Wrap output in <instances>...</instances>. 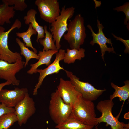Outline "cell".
Here are the masks:
<instances>
[{
	"label": "cell",
	"mask_w": 129,
	"mask_h": 129,
	"mask_svg": "<svg viewBox=\"0 0 129 129\" xmlns=\"http://www.w3.org/2000/svg\"><path fill=\"white\" fill-rule=\"evenodd\" d=\"M114 104L113 101L110 99L101 100L98 102L96 108L102 114L97 118L96 125L103 122L106 123V126H110L111 129H122L124 127L125 124L120 122L112 114V109Z\"/></svg>",
	"instance_id": "cell-6"
},
{
	"label": "cell",
	"mask_w": 129,
	"mask_h": 129,
	"mask_svg": "<svg viewBox=\"0 0 129 129\" xmlns=\"http://www.w3.org/2000/svg\"><path fill=\"white\" fill-rule=\"evenodd\" d=\"M125 85L123 86L119 87L113 83H111L112 87L115 90L113 94L110 96V99L112 100L116 97H119V100L123 102L119 114L116 117L118 119L122 111L123 107L125 101L128 99L129 96V81L128 80L124 81Z\"/></svg>",
	"instance_id": "cell-17"
},
{
	"label": "cell",
	"mask_w": 129,
	"mask_h": 129,
	"mask_svg": "<svg viewBox=\"0 0 129 129\" xmlns=\"http://www.w3.org/2000/svg\"><path fill=\"white\" fill-rule=\"evenodd\" d=\"M95 105L92 101L80 97L72 107L69 118L75 119L83 124L94 127L96 125Z\"/></svg>",
	"instance_id": "cell-1"
},
{
	"label": "cell",
	"mask_w": 129,
	"mask_h": 129,
	"mask_svg": "<svg viewBox=\"0 0 129 129\" xmlns=\"http://www.w3.org/2000/svg\"><path fill=\"white\" fill-rule=\"evenodd\" d=\"M28 93V89L25 87H16L13 90L2 89L0 92V102L8 108L15 107Z\"/></svg>",
	"instance_id": "cell-11"
},
{
	"label": "cell",
	"mask_w": 129,
	"mask_h": 129,
	"mask_svg": "<svg viewBox=\"0 0 129 129\" xmlns=\"http://www.w3.org/2000/svg\"><path fill=\"white\" fill-rule=\"evenodd\" d=\"M34 3L41 18L46 22L52 23L60 15L61 10L57 0H36Z\"/></svg>",
	"instance_id": "cell-8"
},
{
	"label": "cell",
	"mask_w": 129,
	"mask_h": 129,
	"mask_svg": "<svg viewBox=\"0 0 129 129\" xmlns=\"http://www.w3.org/2000/svg\"><path fill=\"white\" fill-rule=\"evenodd\" d=\"M113 10L118 12L122 11L125 13L126 17L124 19V24L127 25L128 21H129V2H126L122 6L114 8Z\"/></svg>",
	"instance_id": "cell-26"
},
{
	"label": "cell",
	"mask_w": 129,
	"mask_h": 129,
	"mask_svg": "<svg viewBox=\"0 0 129 129\" xmlns=\"http://www.w3.org/2000/svg\"><path fill=\"white\" fill-rule=\"evenodd\" d=\"M16 42L19 45L21 51L20 54L23 55L25 59L24 67H26L28 65L31 59H35L39 60V56L32 50H29L25 45V43L22 42L18 38H16Z\"/></svg>",
	"instance_id": "cell-21"
},
{
	"label": "cell",
	"mask_w": 129,
	"mask_h": 129,
	"mask_svg": "<svg viewBox=\"0 0 129 129\" xmlns=\"http://www.w3.org/2000/svg\"><path fill=\"white\" fill-rule=\"evenodd\" d=\"M47 26L45 25L43 27L44 30V38H40L38 42L43 47V49L46 51L49 50L57 49L54 43L52 37V35L50 32L47 30Z\"/></svg>",
	"instance_id": "cell-22"
},
{
	"label": "cell",
	"mask_w": 129,
	"mask_h": 129,
	"mask_svg": "<svg viewBox=\"0 0 129 129\" xmlns=\"http://www.w3.org/2000/svg\"><path fill=\"white\" fill-rule=\"evenodd\" d=\"M65 53V50L60 49L59 51L55 54V58L52 63L44 69H37L36 72L39 73V75L38 82L35 85L33 89V94L34 95L37 94L38 90L40 87L44 79L47 76L55 73H58L61 70H65L63 67H61L59 62L63 60Z\"/></svg>",
	"instance_id": "cell-12"
},
{
	"label": "cell",
	"mask_w": 129,
	"mask_h": 129,
	"mask_svg": "<svg viewBox=\"0 0 129 129\" xmlns=\"http://www.w3.org/2000/svg\"><path fill=\"white\" fill-rule=\"evenodd\" d=\"M64 71L76 90L85 99L92 101L95 100L106 90V89H97L88 82L80 81L79 78L73 74L72 72Z\"/></svg>",
	"instance_id": "cell-7"
},
{
	"label": "cell",
	"mask_w": 129,
	"mask_h": 129,
	"mask_svg": "<svg viewBox=\"0 0 129 129\" xmlns=\"http://www.w3.org/2000/svg\"><path fill=\"white\" fill-rule=\"evenodd\" d=\"M114 37L116 38L117 40H119L121 41L125 46V49L124 51V52L125 53H129V40H124L120 37L117 36L114 34L113 33L112 34Z\"/></svg>",
	"instance_id": "cell-28"
},
{
	"label": "cell",
	"mask_w": 129,
	"mask_h": 129,
	"mask_svg": "<svg viewBox=\"0 0 129 129\" xmlns=\"http://www.w3.org/2000/svg\"><path fill=\"white\" fill-rule=\"evenodd\" d=\"M22 23L18 19L15 20L11 28L5 32V28L0 26V55L1 59L12 63L18 61L22 60V57L20 53L17 52H14L9 48L8 45V39L10 33L14 29L20 28Z\"/></svg>",
	"instance_id": "cell-5"
},
{
	"label": "cell",
	"mask_w": 129,
	"mask_h": 129,
	"mask_svg": "<svg viewBox=\"0 0 129 129\" xmlns=\"http://www.w3.org/2000/svg\"><path fill=\"white\" fill-rule=\"evenodd\" d=\"M25 62L21 60L10 63L0 59V79L9 81L13 85L18 86L20 81L15 75L24 67Z\"/></svg>",
	"instance_id": "cell-10"
},
{
	"label": "cell",
	"mask_w": 129,
	"mask_h": 129,
	"mask_svg": "<svg viewBox=\"0 0 129 129\" xmlns=\"http://www.w3.org/2000/svg\"><path fill=\"white\" fill-rule=\"evenodd\" d=\"M85 51L83 48H80L79 49L67 48V52L65 54L64 62L70 64L74 63L76 60H81L85 56Z\"/></svg>",
	"instance_id": "cell-20"
},
{
	"label": "cell",
	"mask_w": 129,
	"mask_h": 129,
	"mask_svg": "<svg viewBox=\"0 0 129 129\" xmlns=\"http://www.w3.org/2000/svg\"><path fill=\"white\" fill-rule=\"evenodd\" d=\"M57 49L49 50L46 51L43 49L42 51H39L38 54L39 57L38 61L36 63L31 64L30 69L27 71V73L29 74H32L36 73L37 68L40 66L45 64L48 66L51 64V59L53 56L58 52Z\"/></svg>",
	"instance_id": "cell-15"
},
{
	"label": "cell",
	"mask_w": 129,
	"mask_h": 129,
	"mask_svg": "<svg viewBox=\"0 0 129 129\" xmlns=\"http://www.w3.org/2000/svg\"><path fill=\"white\" fill-rule=\"evenodd\" d=\"M1 59V57L0 55V60Z\"/></svg>",
	"instance_id": "cell-33"
},
{
	"label": "cell",
	"mask_w": 129,
	"mask_h": 129,
	"mask_svg": "<svg viewBox=\"0 0 129 129\" xmlns=\"http://www.w3.org/2000/svg\"><path fill=\"white\" fill-rule=\"evenodd\" d=\"M17 120L14 113L4 114L0 117V129H9Z\"/></svg>",
	"instance_id": "cell-24"
},
{
	"label": "cell",
	"mask_w": 129,
	"mask_h": 129,
	"mask_svg": "<svg viewBox=\"0 0 129 129\" xmlns=\"http://www.w3.org/2000/svg\"></svg>",
	"instance_id": "cell-34"
},
{
	"label": "cell",
	"mask_w": 129,
	"mask_h": 129,
	"mask_svg": "<svg viewBox=\"0 0 129 129\" xmlns=\"http://www.w3.org/2000/svg\"><path fill=\"white\" fill-rule=\"evenodd\" d=\"M124 118L126 119H129V112L126 113L124 115Z\"/></svg>",
	"instance_id": "cell-30"
},
{
	"label": "cell",
	"mask_w": 129,
	"mask_h": 129,
	"mask_svg": "<svg viewBox=\"0 0 129 129\" xmlns=\"http://www.w3.org/2000/svg\"><path fill=\"white\" fill-rule=\"evenodd\" d=\"M11 84V83L10 81H6L5 82L0 83V92L4 87L5 86L9 85Z\"/></svg>",
	"instance_id": "cell-29"
},
{
	"label": "cell",
	"mask_w": 129,
	"mask_h": 129,
	"mask_svg": "<svg viewBox=\"0 0 129 129\" xmlns=\"http://www.w3.org/2000/svg\"><path fill=\"white\" fill-rule=\"evenodd\" d=\"M72 108V106L64 102L57 89L51 94L49 113L51 118L57 125L64 122L69 118Z\"/></svg>",
	"instance_id": "cell-4"
},
{
	"label": "cell",
	"mask_w": 129,
	"mask_h": 129,
	"mask_svg": "<svg viewBox=\"0 0 129 129\" xmlns=\"http://www.w3.org/2000/svg\"><path fill=\"white\" fill-rule=\"evenodd\" d=\"M14 108H8L3 104H0V117L4 114L14 113Z\"/></svg>",
	"instance_id": "cell-27"
},
{
	"label": "cell",
	"mask_w": 129,
	"mask_h": 129,
	"mask_svg": "<svg viewBox=\"0 0 129 129\" xmlns=\"http://www.w3.org/2000/svg\"><path fill=\"white\" fill-rule=\"evenodd\" d=\"M9 6H13L15 10L23 11L27 7V5L25 0H6Z\"/></svg>",
	"instance_id": "cell-25"
},
{
	"label": "cell",
	"mask_w": 129,
	"mask_h": 129,
	"mask_svg": "<svg viewBox=\"0 0 129 129\" xmlns=\"http://www.w3.org/2000/svg\"><path fill=\"white\" fill-rule=\"evenodd\" d=\"M37 34L36 32L30 24H29L28 28L26 31L22 33L18 32L16 33V36L22 39L26 47H30L33 50V51L36 53L37 52V51L32 46L31 38L32 35H36Z\"/></svg>",
	"instance_id": "cell-23"
},
{
	"label": "cell",
	"mask_w": 129,
	"mask_h": 129,
	"mask_svg": "<svg viewBox=\"0 0 129 129\" xmlns=\"http://www.w3.org/2000/svg\"><path fill=\"white\" fill-rule=\"evenodd\" d=\"M97 26L98 28V32L97 33L94 32L92 27L90 25L87 26V27L91 32V35L93 37L92 40L91 41L90 44L93 45L95 43L98 44L99 46L102 54L101 57L104 61V55L106 51L109 53L112 52L116 53L114 48L112 46L111 39L106 38L103 32L104 27L102 23H100L98 19L97 20Z\"/></svg>",
	"instance_id": "cell-13"
},
{
	"label": "cell",
	"mask_w": 129,
	"mask_h": 129,
	"mask_svg": "<svg viewBox=\"0 0 129 129\" xmlns=\"http://www.w3.org/2000/svg\"><path fill=\"white\" fill-rule=\"evenodd\" d=\"M84 23L83 17L78 14L68 24L67 32L63 37L71 49H79L83 44L86 36Z\"/></svg>",
	"instance_id": "cell-2"
},
{
	"label": "cell",
	"mask_w": 129,
	"mask_h": 129,
	"mask_svg": "<svg viewBox=\"0 0 129 129\" xmlns=\"http://www.w3.org/2000/svg\"><path fill=\"white\" fill-rule=\"evenodd\" d=\"M14 108V113L17 117L18 123L20 126L25 124L36 111L34 101L28 93Z\"/></svg>",
	"instance_id": "cell-9"
},
{
	"label": "cell",
	"mask_w": 129,
	"mask_h": 129,
	"mask_svg": "<svg viewBox=\"0 0 129 129\" xmlns=\"http://www.w3.org/2000/svg\"><path fill=\"white\" fill-rule=\"evenodd\" d=\"M122 129H129V123L127 124H125L124 127Z\"/></svg>",
	"instance_id": "cell-31"
},
{
	"label": "cell",
	"mask_w": 129,
	"mask_h": 129,
	"mask_svg": "<svg viewBox=\"0 0 129 129\" xmlns=\"http://www.w3.org/2000/svg\"><path fill=\"white\" fill-rule=\"evenodd\" d=\"M57 90L61 98L66 104L72 107L81 95L76 89L70 80L61 78Z\"/></svg>",
	"instance_id": "cell-14"
},
{
	"label": "cell",
	"mask_w": 129,
	"mask_h": 129,
	"mask_svg": "<svg viewBox=\"0 0 129 129\" xmlns=\"http://www.w3.org/2000/svg\"><path fill=\"white\" fill-rule=\"evenodd\" d=\"M37 13L35 10L31 9L28 11L27 15L24 17L23 19L26 24H31L33 28L36 32L37 35L36 41L38 43L40 38H44L45 32L43 27L39 25L36 21V15Z\"/></svg>",
	"instance_id": "cell-16"
},
{
	"label": "cell",
	"mask_w": 129,
	"mask_h": 129,
	"mask_svg": "<svg viewBox=\"0 0 129 129\" xmlns=\"http://www.w3.org/2000/svg\"><path fill=\"white\" fill-rule=\"evenodd\" d=\"M75 9V8L73 6L66 8V5H65L62 8L59 15L55 21L51 23V33L58 50L61 47V38L68 30L67 21L73 16Z\"/></svg>",
	"instance_id": "cell-3"
},
{
	"label": "cell",
	"mask_w": 129,
	"mask_h": 129,
	"mask_svg": "<svg viewBox=\"0 0 129 129\" xmlns=\"http://www.w3.org/2000/svg\"><path fill=\"white\" fill-rule=\"evenodd\" d=\"M95 129H103L102 128H98L97 126L96 127H95Z\"/></svg>",
	"instance_id": "cell-32"
},
{
	"label": "cell",
	"mask_w": 129,
	"mask_h": 129,
	"mask_svg": "<svg viewBox=\"0 0 129 129\" xmlns=\"http://www.w3.org/2000/svg\"><path fill=\"white\" fill-rule=\"evenodd\" d=\"M93 127L85 125L75 119L70 118L64 122L55 126L57 129H91Z\"/></svg>",
	"instance_id": "cell-19"
},
{
	"label": "cell",
	"mask_w": 129,
	"mask_h": 129,
	"mask_svg": "<svg viewBox=\"0 0 129 129\" xmlns=\"http://www.w3.org/2000/svg\"><path fill=\"white\" fill-rule=\"evenodd\" d=\"M2 1L1 4L0 1V26L5 23L10 24L11 19L13 18L15 13L13 6H9L6 0Z\"/></svg>",
	"instance_id": "cell-18"
}]
</instances>
